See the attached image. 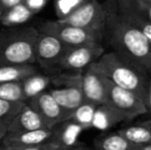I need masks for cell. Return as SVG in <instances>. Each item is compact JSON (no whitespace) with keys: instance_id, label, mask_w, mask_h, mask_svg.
Wrapping results in <instances>:
<instances>
[{"instance_id":"6da1fadb","label":"cell","mask_w":151,"mask_h":150,"mask_svg":"<svg viewBox=\"0 0 151 150\" xmlns=\"http://www.w3.org/2000/svg\"><path fill=\"white\" fill-rule=\"evenodd\" d=\"M104 37L119 58L151 77V44L118 9L106 8Z\"/></svg>"},{"instance_id":"7a4b0ae2","label":"cell","mask_w":151,"mask_h":150,"mask_svg":"<svg viewBox=\"0 0 151 150\" xmlns=\"http://www.w3.org/2000/svg\"><path fill=\"white\" fill-rule=\"evenodd\" d=\"M38 29L18 26L0 31V65H33L36 63Z\"/></svg>"},{"instance_id":"3957f363","label":"cell","mask_w":151,"mask_h":150,"mask_svg":"<svg viewBox=\"0 0 151 150\" xmlns=\"http://www.w3.org/2000/svg\"><path fill=\"white\" fill-rule=\"evenodd\" d=\"M88 67L116 85L135 93L144 101L146 88L150 77L140 72L112 50L104 52Z\"/></svg>"},{"instance_id":"277c9868","label":"cell","mask_w":151,"mask_h":150,"mask_svg":"<svg viewBox=\"0 0 151 150\" xmlns=\"http://www.w3.org/2000/svg\"><path fill=\"white\" fill-rule=\"evenodd\" d=\"M82 72L75 71L52 77L55 86L48 92L69 115L86 101L82 92Z\"/></svg>"},{"instance_id":"5b68a950","label":"cell","mask_w":151,"mask_h":150,"mask_svg":"<svg viewBox=\"0 0 151 150\" xmlns=\"http://www.w3.org/2000/svg\"><path fill=\"white\" fill-rule=\"evenodd\" d=\"M39 32L47 33L57 37L67 46H77L86 43H101L104 35L101 33L82 29L62 21H47L40 24Z\"/></svg>"},{"instance_id":"8992f818","label":"cell","mask_w":151,"mask_h":150,"mask_svg":"<svg viewBox=\"0 0 151 150\" xmlns=\"http://www.w3.org/2000/svg\"><path fill=\"white\" fill-rule=\"evenodd\" d=\"M61 21L104 35L106 24V9L98 0H88L67 18Z\"/></svg>"},{"instance_id":"52a82bcc","label":"cell","mask_w":151,"mask_h":150,"mask_svg":"<svg viewBox=\"0 0 151 150\" xmlns=\"http://www.w3.org/2000/svg\"><path fill=\"white\" fill-rule=\"evenodd\" d=\"M106 82H107L108 104L112 105L114 108L124 114L127 119L132 120L138 116L147 114L145 103L143 99L140 98L138 95L116 85L107 78Z\"/></svg>"},{"instance_id":"ba28073f","label":"cell","mask_w":151,"mask_h":150,"mask_svg":"<svg viewBox=\"0 0 151 150\" xmlns=\"http://www.w3.org/2000/svg\"><path fill=\"white\" fill-rule=\"evenodd\" d=\"M105 52L101 43H86L82 45L70 46L62 57L58 66L65 70L83 71L95 63Z\"/></svg>"},{"instance_id":"9c48e42d","label":"cell","mask_w":151,"mask_h":150,"mask_svg":"<svg viewBox=\"0 0 151 150\" xmlns=\"http://www.w3.org/2000/svg\"><path fill=\"white\" fill-rule=\"evenodd\" d=\"M68 47L57 37L39 32L36 40V62L44 68L58 66Z\"/></svg>"},{"instance_id":"30bf717a","label":"cell","mask_w":151,"mask_h":150,"mask_svg":"<svg viewBox=\"0 0 151 150\" xmlns=\"http://www.w3.org/2000/svg\"><path fill=\"white\" fill-rule=\"evenodd\" d=\"M29 101V105L40 114L46 126L50 128H55L59 123L70 118L69 114L58 104L48 90L41 93Z\"/></svg>"},{"instance_id":"8fae6325","label":"cell","mask_w":151,"mask_h":150,"mask_svg":"<svg viewBox=\"0 0 151 150\" xmlns=\"http://www.w3.org/2000/svg\"><path fill=\"white\" fill-rule=\"evenodd\" d=\"M82 92L86 101L96 106L108 104L106 78L88 67L82 72Z\"/></svg>"},{"instance_id":"7c38bea8","label":"cell","mask_w":151,"mask_h":150,"mask_svg":"<svg viewBox=\"0 0 151 150\" xmlns=\"http://www.w3.org/2000/svg\"><path fill=\"white\" fill-rule=\"evenodd\" d=\"M83 132L81 128L71 119L59 123L52 128V135L47 141L54 150H66L78 146V137Z\"/></svg>"},{"instance_id":"4fadbf2b","label":"cell","mask_w":151,"mask_h":150,"mask_svg":"<svg viewBox=\"0 0 151 150\" xmlns=\"http://www.w3.org/2000/svg\"><path fill=\"white\" fill-rule=\"evenodd\" d=\"M52 135V128H43L33 131L6 133L1 143L4 147H27L46 143Z\"/></svg>"},{"instance_id":"5bb4252c","label":"cell","mask_w":151,"mask_h":150,"mask_svg":"<svg viewBox=\"0 0 151 150\" xmlns=\"http://www.w3.org/2000/svg\"><path fill=\"white\" fill-rule=\"evenodd\" d=\"M47 128L46 123L40 114L29 104L25 105L18 115L8 124L7 133L23 132V131H33Z\"/></svg>"},{"instance_id":"9a60e30c","label":"cell","mask_w":151,"mask_h":150,"mask_svg":"<svg viewBox=\"0 0 151 150\" xmlns=\"http://www.w3.org/2000/svg\"><path fill=\"white\" fill-rule=\"evenodd\" d=\"M127 117L119 110L110 104L97 106L93 120V128L100 131H106L122 121H127Z\"/></svg>"},{"instance_id":"2e32d148","label":"cell","mask_w":151,"mask_h":150,"mask_svg":"<svg viewBox=\"0 0 151 150\" xmlns=\"http://www.w3.org/2000/svg\"><path fill=\"white\" fill-rule=\"evenodd\" d=\"M117 133L135 146L151 143V119L129 124L119 128Z\"/></svg>"},{"instance_id":"e0dca14e","label":"cell","mask_w":151,"mask_h":150,"mask_svg":"<svg viewBox=\"0 0 151 150\" xmlns=\"http://www.w3.org/2000/svg\"><path fill=\"white\" fill-rule=\"evenodd\" d=\"M21 84L26 101L31 100L32 98L45 92L46 88L52 84V77L36 72L21 80Z\"/></svg>"},{"instance_id":"ac0fdd59","label":"cell","mask_w":151,"mask_h":150,"mask_svg":"<svg viewBox=\"0 0 151 150\" xmlns=\"http://www.w3.org/2000/svg\"><path fill=\"white\" fill-rule=\"evenodd\" d=\"M34 14L24 3H20L4 10L0 19V23L6 28L23 26L29 20H31Z\"/></svg>"},{"instance_id":"d6986e66","label":"cell","mask_w":151,"mask_h":150,"mask_svg":"<svg viewBox=\"0 0 151 150\" xmlns=\"http://www.w3.org/2000/svg\"><path fill=\"white\" fill-rule=\"evenodd\" d=\"M136 147L117 132L103 134L95 140L96 150H134Z\"/></svg>"},{"instance_id":"ffe728a7","label":"cell","mask_w":151,"mask_h":150,"mask_svg":"<svg viewBox=\"0 0 151 150\" xmlns=\"http://www.w3.org/2000/svg\"><path fill=\"white\" fill-rule=\"evenodd\" d=\"M36 72L38 71L34 65H0V83L21 81Z\"/></svg>"},{"instance_id":"44dd1931","label":"cell","mask_w":151,"mask_h":150,"mask_svg":"<svg viewBox=\"0 0 151 150\" xmlns=\"http://www.w3.org/2000/svg\"><path fill=\"white\" fill-rule=\"evenodd\" d=\"M96 106L93 103L84 101L70 115V119L77 123L83 131L93 128V120L96 112Z\"/></svg>"},{"instance_id":"7402d4cb","label":"cell","mask_w":151,"mask_h":150,"mask_svg":"<svg viewBox=\"0 0 151 150\" xmlns=\"http://www.w3.org/2000/svg\"><path fill=\"white\" fill-rule=\"evenodd\" d=\"M26 103L25 101H8L0 99V124L7 128Z\"/></svg>"},{"instance_id":"603a6c76","label":"cell","mask_w":151,"mask_h":150,"mask_svg":"<svg viewBox=\"0 0 151 150\" xmlns=\"http://www.w3.org/2000/svg\"><path fill=\"white\" fill-rule=\"evenodd\" d=\"M118 9L136 12L151 23V1L148 0H118Z\"/></svg>"},{"instance_id":"cb8c5ba5","label":"cell","mask_w":151,"mask_h":150,"mask_svg":"<svg viewBox=\"0 0 151 150\" xmlns=\"http://www.w3.org/2000/svg\"><path fill=\"white\" fill-rule=\"evenodd\" d=\"M119 10V12L122 14V17L132 25L135 27L137 30H139L142 34L148 39V41L151 44V23L141 17L140 14L136 12L129 11V10Z\"/></svg>"},{"instance_id":"d4e9b609","label":"cell","mask_w":151,"mask_h":150,"mask_svg":"<svg viewBox=\"0 0 151 150\" xmlns=\"http://www.w3.org/2000/svg\"><path fill=\"white\" fill-rule=\"evenodd\" d=\"M0 99L8 101H25L21 81H9L0 83Z\"/></svg>"},{"instance_id":"484cf974","label":"cell","mask_w":151,"mask_h":150,"mask_svg":"<svg viewBox=\"0 0 151 150\" xmlns=\"http://www.w3.org/2000/svg\"><path fill=\"white\" fill-rule=\"evenodd\" d=\"M88 0H54L55 11L58 20H64Z\"/></svg>"},{"instance_id":"4316f807","label":"cell","mask_w":151,"mask_h":150,"mask_svg":"<svg viewBox=\"0 0 151 150\" xmlns=\"http://www.w3.org/2000/svg\"><path fill=\"white\" fill-rule=\"evenodd\" d=\"M48 0H24L23 3L33 12L34 14L41 11L46 5Z\"/></svg>"},{"instance_id":"83f0119b","label":"cell","mask_w":151,"mask_h":150,"mask_svg":"<svg viewBox=\"0 0 151 150\" xmlns=\"http://www.w3.org/2000/svg\"><path fill=\"white\" fill-rule=\"evenodd\" d=\"M7 150H54L48 142L41 145H35V146H27V147H5Z\"/></svg>"},{"instance_id":"f1b7e54d","label":"cell","mask_w":151,"mask_h":150,"mask_svg":"<svg viewBox=\"0 0 151 150\" xmlns=\"http://www.w3.org/2000/svg\"><path fill=\"white\" fill-rule=\"evenodd\" d=\"M144 103H145L146 109H147V114H151V77L148 80L147 88H146V94L144 98Z\"/></svg>"},{"instance_id":"f546056e","label":"cell","mask_w":151,"mask_h":150,"mask_svg":"<svg viewBox=\"0 0 151 150\" xmlns=\"http://www.w3.org/2000/svg\"><path fill=\"white\" fill-rule=\"evenodd\" d=\"M23 2H24V0H0V6L3 7L4 9H7L12 6L23 3Z\"/></svg>"},{"instance_id":"4dcf8cb0","label":"cell","mask_w":151,"mask_h":150,"mask_svg":"<svg viewBox=\"0 0 151 150\" xmlns=\"http://www.w3.org/2000/svg\"><path fill=\"white\" fill-rule=\"evenodd\" d=\"M6 133H7V128L4 126H2V124H0V142L2 141V139L4 138V136L6 135Z\"/></svg>"},{"instance_id":"1f68e13d","label":"cell","mask_w":151,"mask_h":150,"mask_svg":"<svg viewBox=\"0 0 151 150\" xmlns=\"http://www.w3.org/2000/svg\"><path fill=\"white\" fill-rule=\"evenodd\" d=\"M134 150H151V143L150 144L141 145V146H137Z\"/></svg>"},{"instance_id":"d6a6232c","label":"cell","mask_w":151,"mask_h":150,"mask_svg":"<svg viewBox=\"0 0 151 150\" xmlns=\"http://www.w3.org/2000/svg\"><path fill=\"white\" fill-rule=\"evenodd\" d=\"M66 150H91V149L86 148V147H80V146H75V147H72V148H69V149H66Z\"/></svg>"},{"instance_id":"836d02e7","label":"cell","mask_w":151,"mask_h":150,"mask_svg":"<svg viewBox=\"0 0 151 150\" xmlns=\"http://www.w3.org/2000/svg\"><path fill=\"white\" fill-rule=\"evenodd\" d=\"M4 8L3 7H1V6H0V19H1V17H2V14H3V12H4Z\"/></svg>"},{"instance_id":"e575fe53","label":"cell","mask_w":151,"mask_h":150,"mask_svg":"<svg viewBox=\"0 0 151 150\" xmlns=\"http://www.w3.org/2000/svg\"><path fill=\"white\" fill-rule=\"evenodd\" d=\"M0 150H7V149H6L3 145H1V146H0Z\"/></svg>"},{"instance_id":"d590c367","label":"cell","mask_w":151,"mask_h":150,"mask_svg":"<svg viewBox=\"0 0 151 150\" xmlns=\"http://www.w3.org/2000/svg\"><path fill=\"white\" fill-rule=\"evenodd\" d=\"M148 1H151V0H148Z\"/></svg>"}]
</instances>
